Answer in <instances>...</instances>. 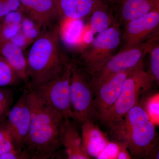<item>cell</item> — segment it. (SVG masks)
I'll return each mask as SVG.
<instances>
[{"instance_id": "obj_25", "label": "cell", "mask_w": 159, "mask_h": 159, "mask_svg": "<svg viewBox=\"0 0 159 159\" xmlns=\"http://www.w3.org/2000/svg\"><path fill=\"white\" fill-rule=\"evenodd\" d=\"M29 159V156L25 150L18 152L14 149L0 156V159Z\"/></svg>"}, {"instance_id": "obj_21", "label": "cell", "mask_w": 159, "mask_h": 159, "mask_svg": "<svg viewBox=\"0 0 159 159\" xmlns=\"http://www.w3.org/2000/svg\"><path fill=\"white\" fill-rule=\"evenodd\" d=\"M14 91L8 87H0V124L6 122L13 106Z\"/></svg>"}, {"instance_id": "obj_28", "label": "cell", "mask_w": 159, "mask_h": 159, "mask_svg": "<svg viewBox=\"0 0 159 159\" xmlns=\"http://www.w3.org/2000/svg\"><path fill=\"white\" fill-rule=\"evenodd\" d=\"M13 149L14 148L12 141L11 139H8L0 145V156L9 152Z\"/></svg>"}, {"instance_id": "obj_7", "label": "cell", "mask_w": 159, "mask_h": 159, "mask_svg": "<svg viewBox=\"0 0 159 159\" xmlns=\"http://www.w3.org/2000/svg\"><path fill=\"white\" fill-rule=\"evenodd\" d=\"M71 59L57 76L48 82L28 88L47 105L67 119H74L70 102Z\"/></svg>"}, {"instance_id": "obj_26", "label": "cell", "mask_w": 159, "mask_h": 159, "mask_svg": "<svg viewBox=\"0 0 159 159\" xmlns=\"http://www.w3.org/2000/svg\"><path fill=\"white\" fill-rule=\"evenodd\" d=\"M131 156L129 151L124 144L121 143V145L117 153L116 159H130Z\"/></svg>"}, {"instance_id": "obj_17", "label": "cell", "mask_w": 159, "mask_h": 159, "mask_svg": "<svg viewBox=\"0 0 159 159\" xmlns=\"http://www.w3.org/2000/svg\"><path fill=\"white\" fill-rule=\"evenodd\" d=\"M0 56L4 57L14 69L23 82L27 84V63L22 48L7 38L0 29Z\"/></svg>"}, {"instance_id": "obj_19", "label": "cell", "mask_w": 159, "mask_h": 159, "mask_svg": "<svg viewBox=\"0 0 159 159\" xmlns=\"http://www.w3.org/2000/svg\"><path fill=\"white\" fill-rule=\"evenodd\" d=\"M23 82L6 59L0 56V87L19 85Z\"/></svg>"}, {"instance_id": "obj_20", "label": "cell", "mask_w": 159, "mask_h": 159, "mask_svg": "<svg viewBox=\"0 0 159 159\" xmlns=\"http://www.w3.org/2000/svg\"><path fill=\"white\" fill-rule=\"evenodd\" d=\"M159 33L151 38L148 54L149 69L148 72L151 75L155 82H159Z\"/></svg>"}, {"instance_id": "obj_5", "label": "cell", "mask_w": 159, "mask_h": 159, "mask_svg": "<svg viewBox=\"0 0 159 159\" xmlns=\"http://www.w3.org/2000/svg\"><path fill=\"white\" fill-rule=\"evenodd\" d=\"M70 90L71 109L75 122L82 124L99 119L94 107L91 77L75 59H71Z\"/></svg>"}, {"instance_id": "obj_14", "label": "cell", "mask_w": 159, "mask_h": 159, "mask_svg": "<svg viewBox=\"0 0 159 159\" xmlns=\"http://www.w3.org/2000/svg\"><path fill=\"white\" fill-rule=\"evenodd\" d=\"M60 139L61 146L64 147L67 159H91L83 148L82 139L76 125L70 119H64Z\"/></svg>"}, {"instance_id": "obj_11", "label": "cell", "mask_w": 159, "mask_h": 159, "mask_svg": "<svg viewBox=\"0 0 159 159\" xmlns=\"http://www.w3.org/2000/svg\"><path fill=\"white\" fill-rule=\"evenodd\" d=\"M124 26L121 34V42L124 44L122 50L140 44L159 33V10L129 21Z\"/></svg>"}, {"instance_id": "obj_8", "label": "cell", "mask_w": 159, "mask_h": 159, "mask_svg": "<svg viewBox=\"0 0 159 159\" xmlns=\"http://www.w3.org/2000/svg\"><path fill=\"white\" fill-rule=\"evenodd\" d=\"M150 38L140 44L121 50L115 54L99 71L91 76L93 89L115 74L134 68L144 62V57L148 53Z\"/></svg>"}, {"instance_id": "obj_10", "label": "cell", "mask_w": 159, "mask_h": 159, "mask_svg": "<svg viewBox=\"0 0 159 159\" xmlns=\"http://www.w3.org/2000/svg\"><path fill=\"white\" fill-rule=\"evenodd\" d=\"M143 63L134 68L115 74L93 88L94 107L101 121L116 102L127 77Z\"/></svg>"}, {"instance_id": "obj_22", "label": "cell", "mask_w": 159, "mask_h": 159, "mask_svg": "<svg viewBox=\"0 0 159 159\" xmlns=\"http://www.w3.org/2000/svg\"><path fill=\"white\" fill-rule=\"evenodd\" d=\"M154 125H159V94H152L148 97L142 105Z\"/></svg>"}, {"instance_id": "obj_3", "label": "cell", "mask_w": 159, "mask_h": 159, "mask_svg": "<svg viewBox=\"0 0 159 159\" xmlns=\"http://www.w3.org/2000/svg\"><path fill=\"white\" fill-rule=\"evenodd\" d=\"M109 128L115 141L124 144L132 157L151 158L158 148L156 126L140 103Z\"/></svg>"}, {"instance_id": "obj_1", "label": "cell", "mask_w": 159, "mask_h": 159, "mask_svg": "<svg viewBox=\"0 0 159 159\" xmlns=\"http://www.w3.org/2000/svg\"><path fill=\"white\" fill-rule=\"evenodd\" d=\"M29 91L31 120L23 150L29 159L49 158L61 146L60 136L64 117Z\"/></svg>"}, {"instance_id": "obj_18", "label": "cell", "mask_w": 159, "mask_h": 159, "mask_svg": "<svg viewBox=\"0 0 159 159\" xmlns=\"http://www.w3.org/2000/svg\"><path fill=\"white\" fill-rule=\"evenodd\" d=\"M91 15L90 26L93 33H101L112 25L117 24L105 0L94 10Z\"/></svg>"}, {"instance_id": "obj_2", "label": "cell", "mask_w": 159, "mask_h": 159, "mask_svg": "<svg viewBox=\"0 0 159 159\" xmlns=\"http://www.w3.org/2000/svg\"><path fill=\"white\" fill-rule=\"evenodd\" d=\"M25 56L28 88L57 76L71 60L61 48L60 26L41 30Z\"/></svg>"}, {"instance_id": "obj_24", "label": "cell", "mask_w": 159, "mask_h": 159, "mask_svg": "<svg viewBox=\"0 0 159 159\" xmlns=\"http://www.w3.org/2000/svg\"><path fill=\"white\" fill-rule=\"evenodd\" d=\"M121 145L120 142L110 141L97 159H116Z\"/></svg>"}, {"instance_id": "obj_9", "label": "cell", "mask_w": 159, "mask_h": 159, "mask_svg": "<svg viewBox=\"0 0 159 159\" xmlns=\"http://www.w3.org/2000/svg\"><path fill=\"white\" fill-rule=\"evenodd\" d=\"M29 89L24 90L17 102L12 107L4 124L11 135L14 150H23L25 139L29 131L31 120V109Z\"/></svg>"}, {"instance_id": "obj_4", "label": "cell", "mask_w": 159, "mask_h": 159, "mask_svg": "<svg viewBox=\"0 0 159 159\" xmlns=\"http://www.w3.org/2000/svg\"><path fill=\"white\" fill-rule=\"evenodd\" d=\"M154 82L148 71L144 70V64L140 65L125 80L116 102L101 122L109 127L122 119L140 103L141 97L150 89Z\"/></svg>"}, {"instance_id": "obj_15", "label": "cell", "mask_w": 159, "mask_h": 159, "mask_svg": "<svg viewBox=\"0 0 159 159\" xmlns=\"http://www.w3.org/2000/svg\"><path fill=\"white\" fill-rule=\"evenodd\" d=\"M105 0H54L61 20H80L89 16Z\"/></svg>"}, {"instance_id": "obj_12", "label": "cell", "mask_w": 159, "mask_h": 159, "mask_svg": "<svg viewBox=\"0 0 159 159\" xmlns=\"http://www.w3.org/2000/svg\"><path fill=\"white\" fill-rule=\"evenodd\" d=\"M20 12L42 29L60 26L61 19L54 0H20Z\"/></svg>"}, {"instance_id": "obj_13", "label": "cell", "mask_w": 159, "mask_h": 159, "mask_svg": "<svg viewBox=\"0 0 159 159\" xmlns=\"http://www.w3.org/2000/svg\"><path fill=\"white\" fill-rule=\"evenodd\" d=\"M117 24L122 26L151 11L159 10V0H105Z\"/></svg>"}, {"instance_id": "obj_23", "label": "cell", "mask_w": 159, "mask_h": 159, "mask_svg": "<svg viewBox=\"0 0 159 159\" xmlns=\"http://www.w3.org/2000/svg\"><path fill=\"white\" fill-rule=\"evenodd\" d=\"M20 11V0H0V21L11 12Z\"/></svg>"}, {"instance_id": "obj_16", "label": "cell", "mask_w": 159, "mask_h": 159, "mask_svg": "<svg viewBox=\"0 0 159 159\" xmlns=\"http://www.w3.org/2000/svg\"><path fill=\"white\" fill-rule=\"evenodd\" d=\"M81 125V137L83 148L91 158L97 159L110 141L93 121H87Z\"/></svg>"}, {"instance_id": "obj_27", "label": "cell", "mask_w": 159, "mask_h": 159, "mask_svg": "<svg viewBox=\"0 0 159 159\" xmlns=\"http://www.w3.org/2000/svg\"><path fill=\"white\" fill-rule=\"evenodd\" d=\"M11 139V135L4 123L0 124V145L8 139Z\"/></svg>"}, {"instance_id": "obj_6", "label": "cell", "mask_w": 159, "mask_h": 159, "mask_svg": "<svg viewBox=\"0 0 159 159\" xmlns=\"http://www.w3.org/2000/svg\"><path fill=\"white\" fill-rule=\"evenodd\" d=\"M121 26L115 24L99 33L96 38L80 52L76 61L91 77L115 54L121 43Z\"/></svg>"}]
</instances>
